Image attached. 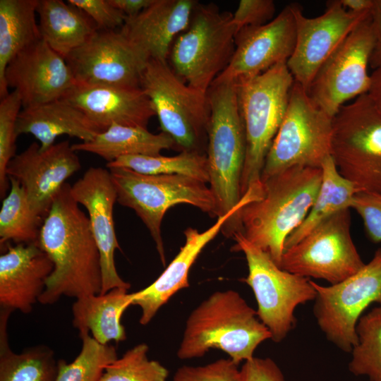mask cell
<instances>
[{
  "label": "cell",
  "instance_id": "ac0fdd59",
  "mask_svg": "<svg viewBox=\"0 0 381 381\" xmlns=\"http://www.w3.org/2000/svg\"><path fill=\"white\" fill-rule=\"evenodd\" d=\"M80 168V159L68 140L54 143L44 150L32 143L10 161L6 174L20 183L32 210L45 219L66 180Z\"/></svg>",
  "mask_w": 381,
  "mask_h": 381
},
{
  "label": "cell",
  "instance_id": "9c48e42d",
  "mask_svg": "<svg viewBox=\"0 0 381 381\" xmlns=\"http://www.w3.org/2000/svg\"><path fill=\"white\" fill-rule=\"evenodd\" d=\"M232 237L236 242L234 250L246 257L248 274L244 282L255 295L258 317L270 331L271 339L281 342L295 327L296 308L315 298L311 280L282 269L241 231Z\"/></svg>",
  "mask_w": 381,
  "mask_h": 381
},
{
  "label": "cell",
  "instance_id": "f546056e",
  "mask_svg": "<svg viewBox=\"0 0 381 381\" xmlns=\"http://www.w3.org/2000/svg\"><path fill=\"white\" fill-rule=\"evenodd\" d=\"M321 170L322 181L316 198L303 222L286 238L284 249L298 243L334 214L351 209L354 197L359 193L355 186L339 173L331 155L325 159Z\"/></svg>",
  "mask_w": 381,
  "mask_h": 381
},
{
  "label": "cell",
  "instance_id": "d6986e66",
  "mask_svg": "<svg viewBox=\"0 0 381 381\" xmlns=\"http://www.w3.org/2000/svg\"><path fill=\"white\" fill-rule=\"evenodd\" d=\"M260 195L257 189L250 188L233 209L217 217L216 222L205 231L199 232L191 227L185 230L184 245L159 277L145 289L132 293L131 305L141 309L139 320L141 325L148 324L173 295L189 286V271L202 249L222 231L223 227L227 233L235 230L239 211L248 203L259 199Z\"/></svg>",
  "mask_w": 381,
  "mask_h": 381
},
{
  "label": "cell",
  "instance_id": "3957f363",
  "mask_svg": "<svg viewBox=\"0 0 381 381\" xmlns=\"http://www.w3.org/2000/svg\"><path fill=\"white\" fill-rule=\"evenodd\" d=\"M271 338L256 310L237 291H219L189 315L176 355L182 360L200 358L217 349L239 365L253 358L257 347Z\"/></svg>",
  "mask_w": 381,
  "mask_h": 381
},
{
  "label": "cell",
  "instance_id": "ffe728a7",
  "mask_svg": "<svg viewBox=\"0 0 381 381\" xmlns=\"http://www.w3.org/2000/svg\"><path fill=\"white\" fill-rule=\"evenodd\" d=\"M5 80L20 95L23 109L62 99L76 83L66 60L42 39L11 60Z\"/></svg>",
  "mask_w": 381,
  "mask_h": 381
},
{
  "label": "cell",
  "instance_id": "8fae6325",
  "mask_svg": "<svg viewBox=\"0 0 381 381\" xmlns=\"http://www.w3.org/2000/svg\"><path fill=\"white\" fill-rule=\"evenodd\" d=\"M140 87L150 99L162 131L176 145L197 151L207 135L210 106L207 92L189 86L167 61L149 59L140 78Z\"/></svg>",
  "mask_w": 381,
  "mask_h": 381
},
{
  "label": "cell",
  "instance_id": "4dcf8cb0",
  "mask_svg": "<svg viewBox=\"0 0 381 381\" xmlns=\"http://www.w3.org/2000/svg\"><path fill=\"white\" fill-rule=\"evenodd\" d=\"M11 313L1 309L0 381H54L58 361L51 349L39 345L20 353L10 349L6 327Z\"/></svg>",
  "mask_w": 381,
  "mask_h": 381
},
{
  "label": "cell",
  "instance_id": "f35d334b",
  "mask_svg": "<svg viewBox=\"0 0 381 381\" xmlns=\"http://www.w3.org/2000/svg\"><path fill=\"white\" fill-rule=\"evenodd\" d=\"M67 2L83 11L98 30L120 29L126 20V16L109 0H68Z\"/></svg>",
  "mask_w": 381,
  "mask_h": 381
},
{
  "label": "cell",
  "instance_id": "ab89813d",
  "mask_svg": "<svg viewBox=\"0 0 381 381\" xmlns=\"http://www.w3.org/2000/svg\"><path fill=\"white\" fill-rule=\"evenodd\" d=\"M351 209L362 218L370 240L373 243L381 242V193H358Z\"/></svg>",
  "mask_w": 381,
  "mask_h": 381
},
{
  "label": "cell",
  "instance_id": "cb8c5ba5",
  "mask_svg": "<svg viewBox=\"0 0 381 381\" xmlns=\"http://www.w3.org/2000/svg\"><path fill=\"white\" fill-rule=\"evenodd\" d=\"M198 1L154 0L119 29L149 59L167 61L176 36L189 25Z\"/></svg>",
  "mask_w": 381,
  "mask_h": 381
},
{
  "label": "cell",
  "instance_id": "52a82bcc",
  "mask_svg": "<svg viewBox=\"0 0 381 381\" xmlns=\"http://www.w3.org/2000/svg\"><path fill=\"white\" fill-rule=\"evenodd\" d=\"M233 14L214 4H197L188 28L175 39L169 52L174 72L189 86L207 93L229 65L237 30Z\"/></svg>",
  "mask_w": 381,
  "mask_h": 381
},
{
  "label": "cell",
  "instance_id": "277c9868",
  "mask_svg": "<svg viewBox=\"0 0 381 381\" xmlns=\"http://www.w3.org/2000/svg\"><path fill=\"white\" fill-rule=\"evenodd\" d=\"M210 120L207 160L215 217H221L241 200V181L246 140L237 85L214 83L207 91Z\"/></svg>",
  "mask_w": 381,
  "mask_h": 381
},
{
  "label": "cell",
  "instance_id": "5b68a950",
  "mask_svg": "<svg viewBox=\"0 0 381 381\" xmlns=\"http://www.w3.org/2000/svg\"><path fill=\"white\" fill-rule=\"evenodd\" d=\"M294 83L286 62L236 83L246 140L242 196L251 186L261 182L265 159L284 117Z\"/></svg>",
  "mask_w": 381,
  "mask_h": 381
},
{
  "label": "cell",
  "instance_id": "484cf974",
  "mask_svg": "<svg viewBox=\"0 0 381 381\" xmlns=\"http://www.w3.org/2000/svg\"><path fill=\"white\" fill-rule=\"evenodd\" d=\"M124 288H114L105 294L77 298L72 306L73 325L79 332H90L102 344L126 339L121 323L124 311L131 306L132 293Z\"/></svg>",
  "mask_w": 381,
  "mask_h": 381
},
{
  "label": "cell",
  "instance_id": "30bf717a",
  "mask_svg": "<svg viewBox=\"0 0 381 381\" xmlns=\"http://www.w3.org/2000/svg\"><path fill=\"white\" fill-rule=\"evenodd\" d=\"M332 121L294 80L284 117L265 159L261 181L294 167L321 169L331 155Z\"/></svg>",
  "mask_w": 381,
  "mask_h": 381
},
{
  "label": "cell",
  "instance_id": "836d02e7",
  "mask_svg": "<svg viewBox=\"0 0 381 381\" xmlns=\"http://www.w3.org/2000/svg\"><path fill=\"white\" fill-rule=\"evenodd\" d=\"M357 343L353 347L349 371L365 376L370 381H381V306L364 313L357 327Z\"/></svg>",
  "mask_w": 381,
  "mask_h": 381
},
{
  "label": "cell",
  "instance_id": "2e32d148",
  "mask_svg": "<svg viewBox=\"0 0 381 381\" xmlns=\"http://www.w3.org/2000/svg\"><path fill=\"white\" fill-rule=\"evenodd\" d=\"M148 61L120 30H97L66 59L76 83L127 87H140Z\"/></svg>",
  "mask_w": 381,
  "mask_h": 381
},
{
  "label": "cell",
  "instance_id": "f6af8a7d",
  "mask_svg": "<svg viewBox=\"0 0 381 381\" xmlns=\"http://www.w3.org/2000/svg\"><path fill=\"white\" fill-rule=\"evenodd\" d=\"M367 94L381 110V64L375 68L370 75V83Z\"/></svg>",
  "mask_w": 381,
  "mask_h": 381
},
{
  "label": "cell",
  "instance_id": "8d00e7d4",
  "mask_svg": "<svg viewBox=\"0 0 381 381\" xmlns=\"http://www.w3.org/2000/svg\"><path fill=\"white\" fill-rule=\"evenodd\" d=\"M23 109L21 98L13 90L0 102V195L5 196L8 190V178L6 169L16 155V141L18 137L16 126L18 116Z\"/></svg>",
  "mask_w": 381,
  "mask_h": 381
},
{
  "label": "cell",
  "instance_id": "4316f807",
  "mask_svg": "<svg viewBox=\"0 0 381 381\" xmlns=\"http://www.w3.org/2000/svg\"><path fill=\"white\" fill-rule=\"evenodd\" d=\"M41 39L65 60L98 30L80 9L62 0H38Z\"/></svg>",
  "mask_w": 381,
  "mask_h": 381
},
{
  "label": "cell",
  "instance_id": "603a6c76",
  "mask_svg": "<svg viewBox=\"0 0 381 381\" xmlns=\"http://www.w3.org/2000/svg\"><path fill=\"white\" fill-rule=\"evenodd\" d=\"M0 256V306L29 313L46 286L54 265L38 243H6Z\"/></svg>",
  "mask_w": 381,
  "mask_h": 381
},
{
  "label": "cell",
  "instance_id": "ee69618b",
  "mask_svg": "<svg viewBox=\"0 0 381 381\" xmlns=\"http://www.w3.org/2000/svg\"><path fill=\"white\" fill-rule=\"evenodd\" d=\"M116 8L121 11L126 18L135 16L150 4L154 0H109Z\"/></svg>",
  "mask_w": 381,
  "mask_h": 381
},
{
  "label": "cell",
  "instance_id": "f1b7e54d",
  "mask_svg": "<svg viewBox=\"0 0 381 381\" xmlns=\"http://www.w3.org/2000/svg\"><path fill=\"white\" fill-rule=\"evenodd\" d=\"M38 0H0V97L8 94L5 72L20 52L41 40L36 14Z\"/></svg>",
  "mask_w": 381,
  "mask_h": 381
},
{
  "label": "cell",
  "instance_id": "d4e9b609",
  "mask_svg": "<svg viewBox=\"0 0 381 381\" xmlns=\"http://www.w3.org/2000/svg\"><path fill=\"white\" fill-rule=\"evenodd\" d=\"M16 132L18 136L32 135L39 140L40 150H44L62 135L87 142L102 131L79 109L59 99L23 109L18 118Z\"/></svg>",
  "mask_w": 381,
  "mask_h": 381
},
{
  "label": "cell",
  "instance_id": "e575fe53",
  "mask_svg": "<svg viewBox=\"0 0 381 381\" xmlns=\"http://www.w3.org/2000/svg\"><path fill=\"white\" fill-rule=\"evenodd\" d=\"M82 347L79 354L70 363L58 361L54 381H99L105 368L118 358L116 349L96 341L89 332H79Z\"/></svg>",
  "mask_w": 381,
  "mask_h": 381
},
{
  "label": "cell",
  "instance_id": "1f68e13d",
  "mask_svg": "<svg viewBox=\"0 0 381 381\" xmlns=\"http://www.w3.org/2000/svg\"><path fill=\"white\" fill-rule=\"evenodd\" d=\"M8 181L9 193L0 211L1 246L10 241L16 244L38 243L44 219L32 210L20 183L13 178Z\"/></svg>",
  "mask_w": 381,
  "mask_h": 381
},
{
  "label": "cell",
  "instance_id": "5bb4252c",
  "mask_svg": "<svg viewBox=\"0 0 381 381\" xmlns=\"http://www.w3.org/2000/svg\"><path fill=\"white\" fill-rule=\"evenodd\" d=\"M376 37L371 13L349 34L318 70L307 90L311 100L332 117L345 103L368 92V73Z\"/></svg>",
  "mask_w": 381,
  "mask_h": 381
},
{
  "label": "cell",
  "instance_id": "d590c367",
  "mask_svg": "<svg viewBox=\"0 0 381 381\" xmlns=\"http://www.w3.org/2000/svg\"><path fill=\"white\" fill-rule=\"evenodd\" d=\"M148 346L135 345L108 365L99 381H167L169 370L147 357Z\"/></svg>",
  "mask_w": 381,
  "mask_h": 381
},
{
  "label": "cell",
  "instance_id": "9a60e30c",
  "mask_svg": "<svg viewBox=\"0 0 381 381\" xmlns=\"http://www.w3.org/2000/svg\"><path fill=\"white\" fill-rule=\"evenodd\" d=\"M325 11L308 18L302 7L291 3L296 23V44L286 66L294 80L307 91L320 68L349 34L371 11L355 13L339 0L329 1Z\"/></svg>",
  "mask_w": 381,
  "mask_h": 381
},
{
  "label": "cell",
  "instance_id": "ba28073f",
  "mask_svg": "<svg viewBox=\"0 0 381 381\" xmlns=\"http://www.w3.org/2000/svg\"><path fill=\"white\" fill-rule=\"evenodd\" d=\"M331 156L359 193H381V110L367 93L333 117Z\"/></svg>",
  "mask_w": 381,
  "mask_h": 381
},
{
  "label": "cell",
  "instance_id": "8992f818",
  "mask_svg": "<svg viewBox=\"0 0 381 381\" xmlns=\"http://www.w3.org/2000/svg\"><path fill=\"white\" fill-rule=\"evenodd\" d=\"M117 202L135 211L148 229L161 262L165 254L161 226L167 211L186 203L214 217L215 202L210 187L201 181L181 175H149L128 168H109Z\"/></svg>",
  "mask_w": 381,
  "mask_h": 381
},
{
  "label": "cell",
  "instance_id": "7c38bea8",
  "mask_svg": "<svg viewBox=\"0 0 381 381\" xmlns=\"http://www.w3.org/2000/svg\"><path fill=\"white\" fill-rule=\"evenodd\" d=\"M316 291L313 314L326 339L351 353L357 343L356 327L373 303L381 306V248L357 272L344 280L322 286L311 280Z\"/></svg>",
  "mask_w": 381,
  "mask_h": 381
},
{
  "label": "cell",
  "instance_id": "bcb514c9",
  "mask_svg": "<svg viewBox=\"0 0 381 381\" xmlns=\"http://www.w3.org/2000/svg\"><path fill=\"white\" fill-rule=\"evenodd\" d=\"M341 5L347 10L355 13L371 11L374 0H339Z\"/></svg>",
  "mask_w": 381,
  "mask_h": 381
},
{
  "label": "cell",
  "instance_id": "c3c4849f",
  "mask_svg": "<svg viewBox=\"0 0 381 381\" xmlns=\"http://www.w3.org/2000/svg\"><path fill=\"white\" fill-rule=\"evenodd\" d=\"M255 185H257V184H255ZM258 185L259 186L260 184H258ZM253 186H255V185H253ZM260 187L262 188V186H261V185H260ZM261 197H262V196H261ZM236 230H237V229H236ZM234 233H235V232H234Z\"/></svg>",
  "mask_w": 381,
  "mask_h": 381
},
{
  "label": "cell",
  "instance_id": "83f0119b",
  "mask_svg": "<svg viewBox=\"0 0 381 381\" xmlns=\"http://www.w3.org/2000/svg\"><path fill=\"white\" fill-rule=\"evenodd\" d=\"M176 145L167 133H152L147 128L112 123L92 140L71 145L74 151L97 155L107 163L128 155L157 156Z\"/></svg>",
  "mask_w": 381,
  "mask_h": 381
},
{
  "label": "cell",
  "instance_id": "7402d4cb",
  "mask_svg": "<svg viewBox=\"0 0 381 381\" xmlns=\"http://www.w3.org/2000/svg\"><path fill=\"white\" fill-rule=\"evenodd\" d=\"M62 99L83 111L102 131L112 123L147 128L156 116L140 87L75 83Z\"/></svg>",
  "mask_w": 381,
  "mask_h": 381
},
{
  "label": "cell",
  "instance_id": "7bdbcfd3",
  "mask_svg": "<svg viewBox=\"0 0 381 381\" xmlns=\"http://www.w3.org/2000/svg\"><path fill=\"white\" fill-rule=\"evenodd\" d=\"M371 20L376 37L375 46L371 56L370 66L375 69L381 64V0H374L371 10Z\"/></svg>",
  "mask_w": 381,
  "mask_h": 381
},
{
  "label": "cell",
  "instance_id": "74e56055",
  "mask_svg": "<svg viewBox=\"0 0 381 381\" xmlns=\"http://www.w3.org/2000/svg\"><path fill=\"white\" fill-rule=\"evenodd\" d=\"M238 365L231 358H220L203 365H182L172 381H238Z\"/></svg>",
  "mask_w": 381,
  "mask_h": 381
},
{
  "label": "cell",
  "instance_id": "e0dca14e",
  "mask_svg": "<svg viewBox=\"0 0 381 381\" xmlns=\"http://www.w3.org/2000/svg\"><path fill=\"white\" fill-rule=\"evenodd\" d=\"M296 38L295 18L290 4L269 23L247 26L236 33L232 58L213 83H238L287 62L294 52Z\"/></svg>",
  "mask_w": 381,
  "mask_h": 381
},
{
  "label": "cell",
  "instance_id": "7a4b0ae2",
  "mask_svg": "<svg viewBox=\"0 0 381 381\" xmlns=\"http://www.w3.org/2000/svg\"><path fill=\"white\" fill-rule=\"evenodd\" d=\"M321 181V169L298 166L261 181L262 197L238 213V232L279 266L285 241L306 217Z\"/></svg>",
  "mask_w": 381,
  "mask_h": 381
},
{
  "label": "cell",
  "instance_id": "b9f144b4",
  "mask_svg": "<svg viewBox=\"0 0 381 381\" xmlns=\"http://www.w3.org/2000/svg\"><path fill=\"white\" fill-rule=\"evenodd\" d=\"M238 381H287L278 365L270 358L253 357L243 363Z\"/></svg>",
  "mask_w": 381,
  "mask_h": 381
},
{
  "label": "cell",
  "instance_id": "4fadbf2b",
  "mask_svg": "<svg viewBox=\"0 0 381 381\" xmlns=\"http://www.w3.org/2000/svg\"><path fill=\"white\" fill-rule=\"evenodd\" d=\"M365 263L353 241L350 209L322 222L298 243L284 250L279 267L330 284L354 274Z\"/></svg>",
  "mask_w": 381,
  "mask_h": 381
},
{
  "label": "cell",
  "instance_id": "d6a6232c",
  "mask_svg": "<svg viewBox=\"0 0 381 381\" xmlns=\"http://www.w3.org/2000/svg\"><path fill=\"white\" fill-rule=\"evenodd\" d=\"M107 167L128 168L149 175H181L209 183L205 155L183 150L176 156L128 155L107 163Z\"/></svg>",
  "mask_w": 381,
  "mask_h": 381
},
{
  "label": "cell",
  "instance_id": "7dc6e473",
  "mask_svg": "<svg viewBox=\"0 0 381 381\" xmlns=\"http://www.w3.org/2000/svg\"><path fill=\"white\" fill-rule=\"evenodd\" d=\"M250 188H254L257 189V190L259 191L260 195V198H259V199H260V198H261L262 195V188H260V186H258V185L252 186H250ZM249 188H248V189H249ZM246 192H247V191H246ZM236 229H237V226L236 227L235 230H234L232 232L227 233V232H225V231H224V227H223L222 231V233H223L225 236H231L233 235V234H234V232L236 231Z\"/></svg>",
  "mask_w": 381,
  "mask_h": 381
},
{
  "label": "cell",
  "instance_id": "60d3db41",
  "mask_svg": "<svg viewBox=\"0 0 381 381\" xmlns=\"http://www.w3.org/2000/svg\"><path fill=\"white\" fill-rule=\"evenodd\" d=\"M275 5L272 0H241L233 14L237 32L247 26L265 25L273 19Z\"/></svg>",
  "mask_w": 381,
  "mask_h": 381
},
{
  "label": "cell",
  "instance_id": "6da1fadb",
  "mask_svg": "<svg viewBox=\"0 0 381 381\" xmlns=\"http://www.w3.org/2000/svg\"><path fill=\"white\" fill-rule=\"evenodd\" d=\"M71 189L68 183L60 189L40 231L38 245L54 265L38 301L43 305L54 304L63 296L77 299L102 291L100 253L89 217Z\"/></svg>",
  "mask_w": 381,
  "mask_h": 381
},
{
  "label": "cell",
  "instance_id": "44dd1931",
  "mask_svg": "<svg viewBox=\"0 0 381 381\" xmlns=\"http://www.w3.org/2000/svg\"><path fill=\"white\" fill-rule=\"evenodd\" d=\"M74 200L83 205L88 213L92 231L101 256L102 286L100 294L114 288L129 289L131 285L119 274L114 253L121 249L113 219V208L117 195L109 170L99 167H90L71 186Z\"/></svg>",
  "mask_w": 381,
  "mask_h": 381
}]
</instances>
